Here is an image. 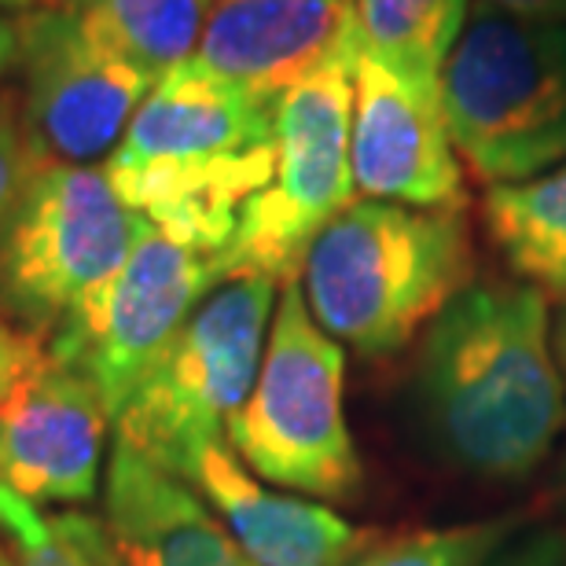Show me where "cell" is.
<instances>
[{
	"mask_svg": "<svg viewBox=\"0 0 566 566\" xmlns=\"http://www.w3.org/2000/svg\"><path fill=\"white\" fill-rule=\"evenodd\" d=\"M548 294L523 280H474L427 324L409 409L430 457L471 479L534 474L566 427Z\"/></svg>",
	"mask_w": 566,
	"mask_h": 566,
	"instance_id": "1",
	"label": "cell"
},
{
	"mask_svg": "<svg viewBox=\"0 0 566 566\" xmlns=\"http://www.w3.org/2000/svg\"><path fill=\"white\" fill-rule=\"evenodd\" d=\"M276 166V104L207 71H166L104 169L126 207L163 232L224 254Z\"/></svg>",
	"mask_w": 566,
	"mask_h": 566,
	"instance_id": "2",
	"label": "cell"
},
{
	"mask_svg": "<svg viewBox=\"0 0 566 566\" xmlns=\"http://www.w3.org/2000/svg\"><path fill=\"white\" fill-rule=\"evenodd\" d=\"M298 283L313 321L360 357H394L474 283L463 210L360 199L316 232Z\"/></svg>",
	"mask_w": 566,
	"mask_h": 566,
	"instance_id": "3",
	"label": "cell"
},
{
	"mask_svg": "<svg viewBox=\"0 0 566 566\" xmlns=\"http://www.w3.org/2000/svg\"><path fill=\"white\" fill-rule=\"evenodd\" d=\"M457 155L485 185H518L566 163V19L479 4L441 71Z\"/></svg>",
	"mask_w": 566,
	"mask_h": 566,
	"instance_id": "4",
	"label": "cell"
},
{
	"mask_svg": "<svg viewBox=\"0 0 566 566\" xmlns=\"http://www.w3.org/2000/svg\"><path fill=\"white\" fill-rule=\"evenodd\" d=\"M276 287L269 276H232L199 302L115 412L122 446L188 482L202 449L224 441L251 398Z\"/></svg>",
	"mask_w": 566,
	"mask_h": 566,
	"instance_id": "5",
	"label": "cell"
},
{
	"mask_svg": "<svg viewBox=\"0 0 566 566\" xmlns=\"http://www.w3.org/2000/svg\"><path fill=\"white\" fill-rule=\"evenodd\" d=\"M346 354L305 305L302 283L280 287L251 398L224 441L258 479L324 501H354L365 482L346 427Z\"/></svg>",
	"mask_w": 566,
	"mask_h": 566,
	"instance_id": "6",
	"label": "cell"
},
{
	"mask_svg": "<svg viewBox=\"0 0 566 566\" xmlns=\"http://www.w3.org/2000/svg\"><path fill=\"white\" fill-rule=\"evenodd\" d=\"M144 229L104 166L33 169L0 224V321L49 343L122 273Z\"/></svg>",
	"mask_w": 566,
	"mask_h": 566,
	"instance_id": "7",
	"label": "cell"
},
{
	"mask_svg": "<svg viewBox=\"0 0 566 566\" xmlns=\"http://www.w3.org/2000/svg\"><path fill=\"white\" fill-rule=\"evenodd\" d=\"M354 52L324 63L276 99L273 180L247 199L224 251V273L298 280L316 232L354 202L349 115H354Z\"/></svg>",
	"mask_w": 566,
	"mask_h": 566,
	"instance_id": "8",
	"label": "cell"
},
{
	"mask_svg": "<svg viewBox=\"0 0 566 566\" xmlns=\"http://www.w3.org/2000/svg\"><path fill=\"white\" fill-rule=\"evenodd\" d=\"M224 280V254L177 240L147 221L122 273L49 338V354L93 376L115 423V412L144 371Z\"/></svg>",
	"mask_w": 566,
	"mask_h": 566,
	"instance_id": "9",
	"label": "cell"
},
{
	"mask_svg": "<svg viewBox=\"0 0 566 566\" xmlns=\"http://www.w3.org/2000/svg\"><path fill=\"white\" fill-rule=\"evenodd\" d=\"M22 22V133L41 166H104L158 77L107 52L77 11L38 8Z\"/></svg>",
	"mask_w": 566,
	"mask_h": 566,
	"instance_id": "10",
	"label": "cell"
},
{
	"mask_svg": "<svg viewBox=\"0 0 566 566\" xmlns=\"http://www.w3.org/2000/svg\"><path fill=\"white\" fill-rule=\"evenodd\" d=\"M111 409L85 368L44 357L0 401V485L30 504H88Z\"/></svg>",
	"mask_w": 566,
	"mask_h": 566,
	"instance_id": "11",
	"label": "cell"
},
{
	"mask_svg": "<svg viewBox=\"0 0 566 566\" xmlns=\"http://www.w3.org/2000/svg\"><path fill=\"white\" fill-rule=\"evenodd\" d=\"M349 169L368 199L420 210H463L468 185L441 96L401 82L390 66L354 49Z\"/></svg>",
	"mask_w": 566,
	"mask_h": 566,
	"instance_id": "12",
	"label": "cell"
},
{
	"mask_svg": "<svg viewBox=\"0 0 566 566\" xmlns=\"http://www.w3.org/2000/svg\"><path fill=\"white\" fill-rule=\"evenodd\" d=\"M96 566H254L185 479L115 441L99 515L60 512Z\"/></svg>",
	"mask_w": 566,
	"mask_h": 566,
	"instance_id": "13",
	"label": "cell"
},
{
	"mask_svg": "<svg viewBox=\"0 0 566 566\" xmlns=\"http://www.w3.org/2000/svg\"><path fill=\"white\" fill-rule=\"evenodd\" d=\"M354 49V0H213L196 60L276 104L291 85Z\"/></svg>",
	"mask_w": 566,
	"mask_h": 566,
	"instance_id": "14",
	"label": "cell"
},
{
	"mask_svg": "<svg viewBox=\"0 0 566 566\" xmlns=\"http://www.w3.org/2000/svg\"><path fill=\"white\" fill-rule=\"evenodd\" d=\"M188 485L254 566H354L379 541L376 530L354 526L332 507L265 490L229 441L202 449Z\"/></svg>",
	"mask_w": 566,
	"mask_h": 566,
	"instance_id": "15",
	"label": "cell"
},
{
	"mask_svg": "<svg viewBox=\"0 0 566 566\" xmlns=\"http://www.w3.org/2000/svg\"><path fill=\"white\" fill-rule=\"evenodd\" d=\"M482 224L518 280L566 298V163L518 185H493Z\"/></svg>",
	"mask_w": 566,
	"mask_h": 566,
	"instance_id": "16",
	"label": "cell"
},
{
	"mask_svg": "<svg viewBox=\"0 0 566 566\" xmlns=\"http://www.w3.org/2000/svg\"><path fill=\"white\" fill-rule=\"evenodd\" d=\"M468 15V0H354L357 49L401 82L441 96V71Z\"/></svg>",
	"mask_w": 566,
	"mask_h": 566,
	"instance_id": "17",
	"label": "cell"
},
{
	"mask_svg": "<svg viewBox=\"0 0 566 566\" xmlns=\"http://www.w3.org/2000/svg\"><path fill=\"white\" fill-rule=\"evenodd\" d=\"M210 8L213 0H96L77 15L107 52L163 77L196 55Z\"/></svg>",
	"mask_w": 566,
	"mask_h": 566,
	"instance_id": "18",
	"label": "cell"
},
{
	"mask_svg": "<svg viewBox=\"0 0 566 566\" xmlns=\"http://www.w3.org/2000/svg\"><path fill=\"white\" fill-rule=\"evenodd\" d=\"M523 518H479V523L412 530L376 541L354 566H485Z\"/></svg>",
	"mask_w": 566,
	"mask_h": 566,
	"instance_id": "19",
	"label": "cell"
},
{
	"mask_svg": "<svg viewBox=\"0 0 566 566\" xmlns=\"http://www.w3.org/2000/svg\"><path fill=\"white\" fill-rule=\"evenodd\" d=\"M0 548L11 566H96L55 515L0 485Z\"/></svg>",
	"mask_w": 566,
	"mask_h": 566,
	"instance_id": "20",
	"label": "cell"
},
{
	"mask_svg": "<svg viewBox=\"0 0 566 566\" xmlns=\"http://www.w3.org/2000/svg\"><path fill=\"white\" fill-rule=\"evenodd\" d=\"M30 174L33 158L27 147V133H22L19 93L0 88V224H4L8 210L15 207L19 191L27 188Z\"/></svg>",
	"mask_w": 566,
	"mask_h": 566,
	"instance_id": "21",
	"label": "cell"
},
{
	"mask_svg": "<svg viewBox=\"0 0 566 566\" xmlns=\"http://www.w3.org/2000/svg\"><path fill=\"white\" fill-rule=\"evenodd\" d=\"M485 566H566V534L552 526H518Z\"/></svg>",
	"mask_w": 566,
	"mask_h": 566,
	"instance_id": "22",
	"label": "cell"
},
{
	"mask_svg": "<svg viewBox=\"0 0 566 566\" xmlns=\"http://www.w3.org/2000/svg\"><path fill=\"white\" fill-rule=\"evenodd\" d=\"M44 349H49V343L41 335H30L15 324L0 321V401L30 376L33 365L44 357Z\"/></svg>",
	"mask_w": 566,
	"mask_h": 566,
	"instance_id": "23",
	"label": "cell"
},
{
	"mask_svg": "<svg viewBox=\"0 0 566 566\" xmlns=\"http://www.w3.org/2000/svg\"><path fill=\"white\" fill-rule=\"evenodd\" d=\"M479 4L518 19H552V22L566 19V0H479Z\"/></svg>",
	"mask_w": 566,
	"mask_h": 566,
	"instance_id": "24",
	"label": "cell"
},
{
	"mask_svg": "<svg viewBox=\"0 0 566 566\" xmlns=\"http://www.w3.org/2000/svg\"><path fill=\"white\" fill-rule=\"evenodd\" d=\"M19 60H22V22L19 15H4L0 11V82L19 71Z\"/></svg>",
	"mask_w": 566,
	"mask_h": 566,
	"instance_id": "25",
	"label": "cell"
},
{
	"mask_svg": "<svg viewBox=\"0 0 566 566\" xmlns=\"http://www.w3.org/2000/svg\"><path fill=\"white\" fill-rule=\"evenodd\" d=\"M552 357H556V368H559L563 387H566V298L559 305L556 321H552Z\"/></svg>",
	"mask_w": 566,
	"mask_h": 566,
	"instance_id": "26",
	"label": "cell"
},
{
	"mask_svg": "<svg viewBox=\"0 0 566 566\" xmlns=\"http://www.w3.org/2000/svg\"><path fill=\"white\" fill-rule=\"evenodd\" d=\"M96 0H41V8H60V11H85Z\"/></svg>",
	"mask_w": 566,
	"mask_h": 566,
	"instance_id": "27",
	"label": "cell"
},
{
	"mask_svg": "<svg viewBox=\"0 0 566 566\" xmlns=\"http://www.w3.org/2000/svg\"><path fill=\"white\" fill-rule=\"evenodd\" d=\"M4 8H41V0H0V11Z\"/></svg>",
	"mask_w": 566,
	"mask_h": 566,
	"instance_id": "28",
	"label": "cell"
},
{
	"mask_svg": "<svg viewBox=\"0 0 566 566\" xmlns=\"http://www.w3.org/2000/svg\"><path fill=\"white\" fill-rule=\"evenodd\" d=\"M559 496H563V507H566V460H563V468H559Z\"/></svg>",
	"mask_w": 566,
	"mask_h": 566,
	"instance_id": "29",
	"label": "cell"
},
{
	"mask_svg": "<svg viewBox=\"0 0 566 566\" xmlns=\"http://www.w3.org/2000/svg\"><path fill=\"white\" fill-rule=\"evenodd\" d=\"M0 566H11V559L4 556V548H0Z\"/></svg>",
	"mask_w": 566,
	"mask_h": 566,
	"instance_id": "30",
	"label": "cell"
}]
</instances>
